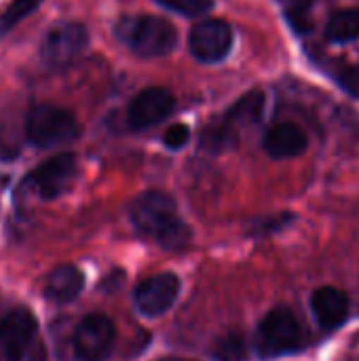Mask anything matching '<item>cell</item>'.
<instances>
[{"mask_svg":"<svg viewBox=\"0 0 359 361\" xmlns=\"http://www.w3.org/2000/svg\"><path fill=\"white\" fill-rule=\"evenodd\" d=\"M87 42L89 34L83 23L59 21L40 42V59L49 68H66L87 49Z\"/></svg>","mask_w":359,"mask_h":361,"instance_id":"6","label":"cell"},{"mask_svg":"<svg viewBox=\"0 0 359 361\" xmlns=\"http://www.w3.org/2000/svg\"><path fill=\"white\" fill-rule=\"evenodd\" d=\"M118 40L140 57H163L178 44V30L157 15H127L114 27Z\"/></svg>","mask_w":359,"mask_h":361,"instance_id":"2","label":"cell"},{"mask_svg":"<svg viewBox=\"0 0 359 361\" xmlns=\"http://www.w3.org/2000/svg\"><path fill=\"white\" fill-rule=\"evenodd\" d=\"M176 106L174 95L165 87H148L142 89L127 108V125L133 131L150 129L163 123Z\"/></svg>","mask_w":359,"mask_h":361,"instance_id":"11","label":"cell"},{"mask_svg":"<svg viewBox=\"0 0 359 361\" xmlns=\"http://www.w3.org/2000/svg\"><path fill=\"white\" fill-rule=\"evenodd\" d=\"M326 36L332 42H355V40H359V8L336 11L328 19Z\"/></svg>","mask_w":359,"mask_h":361,"instance_id":"16","label":"cell"},{"mask_svg":"<svg viewBox=\"0 0 359 361\" xmlns=\"http://www.w3.org/2000/svg\"><path fill=\"white\" fill-rule=\"evenodd\" d=\"M188 49L201 63H218L233 49V30L222 19H205L190 30Z\"/></svg>","mask_w":359,"mask_h":361,"instance_id":"10","label":"cell"},{"mask_svg":"<svg viewBox=\"0 0 359 361\" xmlns=\"http://www.w3.org/2000/svg\"><path fill=\"white\" fill-rule=\"evenodd\" d=\"M80 135L76 116L55 104H38L25 116V137L34 148H53Z\"/></svg>","mask_w":359,"mask_h":361,"instance_id":"3","label":"cell"},{"mask_svg":"<svg viewBox=\"0 0 359 361\" xmlns=\"http://www.w3.org/2000/svg\"><path fill=\"white\" fill-rule=\"evenodd\" d=\"M167 11H174L184 17H197L207 13L214 6V0H157Z\"/></svg>","mask_w":359,"mask_h":361,"instance_id":"19","label":"cell"},{"mask_svg":"<svg viewBox=\"0 0 359 361\" xmlns=\"http://www.w3.org/2000/svg\"><path fill=\"white\" fill-rule=\"evenodd\" d=\"M116 328L106 315L85 317L72 336V349L78 361H104L114 347Z\"/></svg>","mask_w":359,"mask_h":361,"instance_id":"8","label":"cell"},{"mask_svg":"<svg viewBox=\"0 0 359 361\" xmlns=\"http://www.w3.org/2000/svg\"><path fill=\"white\" fill-rule=\"evenodd\" d=\"M311 311L315 322L324 330H334L347 322L349 315V298L345 292L336 288H317L311 294Z\"/></svg>","mask_w":359,"mask_h":361,"instance_id":"13","label":"cell"},{"mask_svg":"<svg viewBox=\"0 0 359 361\" xmlns=\"http://www.w3.org/2000/svg\"><path fill=\"white\" fill-rule=\"evenodd\" d=\"M131 222L140 235L152 239L165 250L178 252L188 247L193 239L190 226L180 218L178 207L171 197L159 190H148L140 195L129 209Z\"/></svg>","mask_w":359,"mask_h":361,"instance_id":"1","label":"cell"},{"mask_svg":"<svg viewBox=\"0 0 359 361\" xmlns=\"http://www.w3.org/2000/svg\"><path fill=\"white\" fill-rule=\"evenodd\" d=\"M339 82H341L349 93H353V95H358L359 97V63L358 66H353V68H349V70H345V72H341Z\"/></svg>","mask_w":359,"mask_h":361,"instance_id":"21","label":"cell"},{"mask_svg":"<svg viewBox=\"0 0 359 361\" xmlns=\"http://www.w3.org/2000/svg\"><path fill=\"white\" fill-rule=\"evenodd\" d=\"M38 332V322L28 309H13L0 319V353L6 361H23Z\"/></svg>","mask_w":359,"mask_h":361,"instance_id":"9","label":"cell"},{"mask_svg":"<svg viewBox=\"0 0 359 361\" xmlns=\"http://www.w3.org/2000/svg\"><path fill=\"white\" fill-rule=\"evenodd\" d=\"M42 0H13L2 13H0V38L6 36L15 25H19L25 17H30Z\"/></svg>","mask_w":359,"mask_h":361,"instance_id":"17","label":"cell"},{"mask_svg":"<svg viewBox=\"0 0 359 361\" xmlns=\"http://www.w3.org/2000/svg\"><path fill=\"white\" fill-rule=\"evenodd\" d=\"M264 110V95L260 91H252L243 95L222 118L218 125L209 127L203 135V146L212 152H222L229 146H235L241 129L248 125H256Z\"/></svg>","mask_w":359,"mask_h":361,"instance_id":"5","label":"cell"},{"mask_svg":"<svg viewBox=\"0 0 359 361\" xmlns=\"http://www.w3.org/2000/svg\"><path fill=\"white\" fill-rule=\"evenodd\" d=\"M180 294V279L174 273H159L142 283L133 292V302L138 311L146 317H159L174 307Z\"/></svg>","mask_w":359,"mask_h":361,"instance_id":"12","label":"cell"},{"mask_svg":"<svg viewBox=\"0 0 359 361\" xmlns=\"http://www.w3.org/2000/svg\"><path fill=\"white\" fill-rule=\"evenodd\" d=\"M188 137H190V129H188L186 125H182V123H176V125H171V127L165 131L163 144H165L169 150H180V148L186 146Z\"/></svg>","mask_w":359,"mask_h":361,"instance_id":"20","label":"cell"},{"mask_svg":"<svg viewBox=\"0 0 359 361\" xmlns=\"http://www.w3.org/2000/svg\"><path fill=\"white\" fill-rule=\"evenodd\" d=\"M85 288V275L74 264H61L55 271L49 273L44 283V296L51 302L66 305L78 298V294Z\"/></svg>","mask_w":359,"mask_h":361,"instance_id":"15","label":"cell"},{"mask_svg":"<svg viewBox=\"0 0 359 361\" xmlns=\"http://www.w3.org/2000/svg\"><path fill=\"white\" fill-rule=\"evenodd\" d=\"M303 343V328L290 309H273L258 324L256 351L262 360L294 353Z\"/></svg>","mask_w":359,"mask_h":361,"instance_id":"4","label":"cell"},{"mask_svg":"<svg viewBox=\"0 0 359 361\" xmlns=\"http://www.w3.org/2000/svg\"><path fill=\"white\" fill-rule=\"evenodd\" d=\"M307 133L294 123L273 125L262 140V146L271 159H294L307 150Z\"/></svg>","mask_w":359,"mask_h":361,"instance_id":"14","label":"cell"},{"mask_svg":"<svg viewBox=\"0 0 359 361\" xmlns=\"http://www.w3.org/2000/svg\"><path fill=\"white\" fill-rule=\"evenodd\" d=\"M212 355L216 361H248L250 349L241 334H226L216 343Z\"/></svg>","mask_w":359,"mask_h":361,"instance_id":"18","label":"cell"},{"mask_svg":"<svg viewBox=\"0 0 359 361\" xmlns=\"http://www.w3.org/2000/svg\"><path fill=\"white\" fill-rule=\"evenodd\" d=\"M76 171V157L72 152H61L47 159L34 171H30L25 178V186L32 192H36L42 201H53L72 186Z\"/></svg>","mask_w":359,"mask_h":361,"instance_id":"7","label":"cell"}]
</instances>
